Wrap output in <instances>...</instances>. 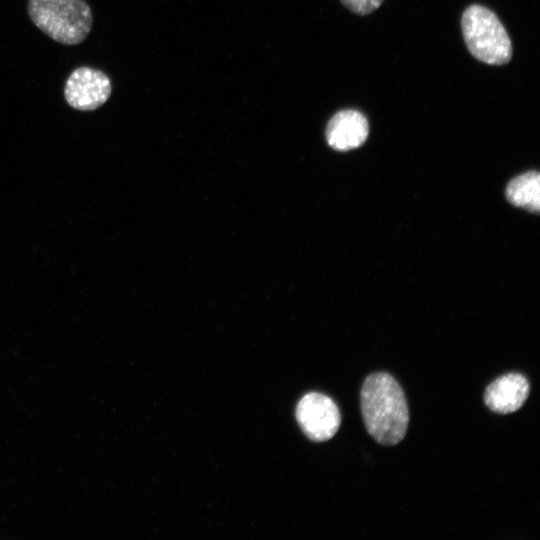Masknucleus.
<instances>
[{"label": "nucleus", "instance_id": "obj_1", "mask_svg": "<svg viewBox=\"0 0 540 540\" xmlns=\"http://www.w3.org/2000/svg\"><path fill=\"white\" fill-rule=\"evenodd\" d=\"M361 412L367 431L378 443L395 445L404 438L408 406L401 386L388 373H373L365 379Z\"/></svg>", "mask_w": 540, "mask_h": 540}, {"label": "nucleus", "instance_id": "obj_2", "mask_svg": "<svg viewBox=\"0 0 540 540\" xmlns=\"http://www.w3.org/2000/svg\"><path fill=\"white\" fill-rule=\"evenodd\" d=\"M28 14L36 27L64 45L83 42L93 23L91 8L84 0H29Z\"/></svg>", "mask_w": 540, "mask_h": 540}, {"label": "nucleus", "instance_id": "obj_3", "mask_svg": "<svg viewBox=\"0 0 540 540\" xmlns=\"http://www.w3.org/2000/svg\"><path fill=\"white\" fill-rule=\"evenodd\" d=\"M461 29L467 49L477 60L490 65L510 62L511 40L494 12L479 4L470 5L462 14Z\"/></svg>", "mask_w": 540, "mask_h": 540}, {"label": "nucleus", "instance_id": "obj_4", "mask_svg": "<svg viewBox=\"0 0 540 540\" xmlns=\"http://www.w3.org/2000/svg\"><path fill=\"white\" fill-rule=\"evenodd\" d=\"M296 419L305 435L316 442L331 439L341 423L340 412L334 401L317 392L308 393L299 401Z\"/></svg>", "mask_w": 540, "mask_h": 540}, {"label": "nucleus", "instance_id": "obj_5", "mask_svg": "<svg viewBox=\"0 0 540 540\" xmlns=\"http://www.w3.org/2000/svg\"><path fill=\"white\" fill-rule=\"evenodd\" d=\"M112 91L109 77L91 67H78L68 77L64 87L66 102L74 109L92 111L102 106Z\"/></svg>", "mask_w": 540, "mask_h": 540}, {"label": "nucleus", "instance_id": "obj_6", "mask_svg": "<svg viewBox=\"0 0 540 540\" xmlns=\"http://www.w3.org/2000/svg\"><path fill=\"white\" fill-rule=\"evenodd\" d=\"M369 125L366 117L354 109L337 112L326 127V139L335 150L347 151L361 146L367 139Z\"/></svg>", "mask_w": 540, "mask_h": 540}, {"label": "nucleus", "instance_id": "obj_7", "mask_svg": "<svg viewBox=\"0 0 540 540\" xmlns=\"http://www.w3.org/2000/svg\"><path fill=\"white\" fill-rule=\"evenodd\" d=\"M529 391V383L522 374L509 373L497 378L487 386L484 401L490 410L500 414H508L522 407Z\"/></svg>", "mask_w": 540, "mask_h": 540}, {"label": "nucleus", "instance_id": "obj_8", "mask_svg": "<svg viewBox=\"0 0 540 540\" xmlns=\"http://www.w3.org/2000/svg\"><path fill=\"white\" fill-rule=\"evenodd\" d=\"M508 201L530 212L540 209V175L537 171H529L512 179L506 188Z\"/></svg>", "mask_w": 540, "mask_h": 540}, {"label": "nucleus", "instance_id": "obj_9", "mask_svg": "<svg viewBox=\"0 0 540 540\" xmlns=\"http://www.w3.org/2000/svg\"><path fill=\"white\" fill-rule=\"evenodd\" d=\"M351 12L357 15H368L377 10L384 0H340Z\"/></svg>", "mask_w": 540, "mask_h": 540}]
</instances>
